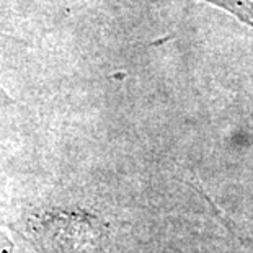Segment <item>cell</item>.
I'll return each instance as SVG.
<instances>
[{
    "mask_svg": "<svg viewBox=\"0 0 253 253\" xmlns=\"http://www.w3.org/2000/svg\"><path fill=\"white\" fill-rule=\"evenodd\" d=\"M211 2L253 25V0H211Z\"/></svg>",
    "mask_w": 253,
    "mask_h": 253,
    "instance_id": "obj_1",
    "label": "cell"
},
{
    "mask_svg": "<svg viewBox=\"0 0 253 253\" xmlns=\"http://www.w3.org/2000/svg\"><path fill=\"white\" fill-rule=\"evenodd\" d=\"M5 46V35L0 33V47H3ZM12 103V98L5 93V90L0 87V106H7Z\"/></svg>",
    "mask_w": 253,
    "mask_h": 253,
    "instance_id": "obj_2",
    "label": "cell"
}]
</instances>
